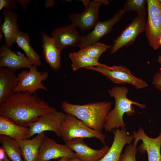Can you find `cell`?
<instances>
[{
    "label": "cell",
    "mask_w": 161,
    "mask_h": 161,
    "mask_svg": "<svg viewBox=\"0 0 161 161\" xmlns=\"http://www.w3.org/2000/svg\"><path fill=\"white\" fill-rule=\"evenodd\" d=\"M4 21L0 31L4 37L6 45L9 47L15 43L16 36L20 31L17 24L18 16L11 10L4 9Z\"/></svg>",
    "instance_id": "cell-19"
},
{
    "label": "cell",
    "mask_w": 161,
    "mask_h": 161,
    "mask_svg": "<svg viewBox=\"0 0 161 161\" xmlns=\"http://www.w3.org/2000/svg\"><path fill=\"white\" fill-rule=\"evenodd\" d=\"M66 116L62 111L56 110L41 116L36 121L27 126L30 129V136L32 137L46 131H52L61 137V126Z\"/></svg>",
    "instance_id": "cell-8"
},
{
    "label": "cell",
    "mask_w": 161,
    "mask_h": 161,
    "mask_svg": "<svg viewBox=\"0 0 161 161\" xmlns=\"http://www.w3.org/2000/svg\"><path fill=\"white\" fill-rule=\"evenodd\" d=\"M69 57L72 62L71 67L73 71H76L82 68L91 66L104 67L107 66L99 63L98 60L78 52L70 53Z\"/></svg>",
    "instance_id": "cell-25"
},
{
    "label": "cell",
    "mask_w": 161,
    "mask_h": 161,
    "mask_svg": "<svg viewBox=\"0 0 161 161\" xmlns=\"http://www.w3.org/2000/svg\"><path fill=\"white\" fill-rule=\"evenodd\" d=\"M61 137L65 143L75 138L95 137L105 144L106 139L105 135L102 132L89 127L75 116L69 114H66L62 124Z\"/></svg>",
    "instance_id": "cell-4"
},
{
    "label": "cell",
    "mask_w": 161,
    "mask_h": 161,
    "mask_svg": "<svg viewBox=\"0 0 161 161\" xmlns=\"http://www.w3.org/2000/svg\"><path fill=\"white\" fill-rule=\"evenodd\" d=\"M125 13L121 9L109 19L104 21H99L90 32L84 36H80L78 46L81 49L98 42L100 39L110 32L113 26L121 20Z\"/></svg>",
    "instance_id": "cell-12"
},
{
    "label": "cell",
    "mask_w": 161,
    "mask_h": 161,
    "mask_svg": "<svg viewBox=\"0 0 161 161\" xmlns=\"http://www.w3.org/2000/svg\"><path fill=\"white\" fill-rule=\"evenodd\" d=\"M128 88L125 86H114L108 91L109 95L114 98L115 105L114 108L108 113L104 128L106 131L111 132L114 129L126 128L123 117L125 114L130 116L135 111L133 104L141 109L146 107V105L134 101L129 99L127 94Z\"/></svg>",
    "instance_id": "cell-3"
},
{
    "label": "cell",
    "mask_w": 161,
    "mask_h": 161,
    "mask_svg": "<svg viewBox=\"0 0 161 161\" xmlns=\"http://www.w3.org/2000/svg\"><path fill=\"white\" fill-rule=\"evenodd\" d=\"M45 136L43 132L32 139L16 140L21 148L23 161H37L40 148Z\"/></svg>",
    "instance_id": "cell-21"
},
{
    "label": "cell",
    "mask_w": 161,
    "mask_h": 161,
    "mask_svg": "<svg viewBox=\"0 0 161 161\" xmlns=\"http://www.w3.org/2000/svg\"><path fill=\"white\" fill-rule=\"evenodd\" d=\"M137 151V145L133 144H127L124 152L121 154L119 161H136V155Z\"/></svg>",
    "instance_id": "cell-28"
},
{
    "label": "cell",
    "mask_w": 161,
    "mask_h": 161,
    "mask_svg": "<svg viewBox=\"0 0 161 161\" xmlns=\"http://www.w3.org/2000/svg\"><path fill=\"white\" fill-rule=\"evenodd\" d=\"M18 2L20 3L22 5V7L26 8L28 6V3L30 0H18Z\"/></svg>",
    "instance_id": "cell-32"
},
{
    "label": "cell",
    "mask_w": 161,
    "mask_h": 161,
    "mask_svg": "<svg viewBox=\"0 0 161 161\" xmlns=\"http://www.w3.org/2000/svg\"><path fill=\"white\" fill-rule=\"evenodd\" d=\"M56 110L35 94L27 92L14 93L0 105V115L22 126H27L43 115Z\"/></svg>",
    "instance_id": "cell-1"
},
{
    "label": "cell",
    "mask_w": 161,
    "mask_h": 161,
    "mask_svg": "<svg viewBox=\"0 0 161 161\" xmlns=\"http://www.w3.org/2000/svg\"><path fill=\"white\" fill-rule=\"evenodd\" d=\"M16 1L14 0H0V10L3 8L9 10L19 9V7L16 4Z\"/></svg>",
    "instance_id": "cell-29"
},
{
    "label": "cell",
    "mask_w": 161,
    "mask_h": 161,
    "mask_svg": "<svg viewBox=\"0 0 161 161\" xmlns=\"http://www.w3.org/2000/svg\"><path fill=\"white\" fill-rule=\"evenodd\" d=\"M146 22L145 16L137 15L114 41L110 54H114L122 47L132 44L138 35L145 31Z\"/></svg>",
    "instance_id": "cell-10"
},
{
    "label": "cell",
    "mask_w": 161,
    "mask_h": 161,
    "mask_svg": "<svg viewBox=\"0 0 161 161\" xmlns=\"http://www.w3.org/2000/svg\"><path fill=\"white\" fill-rule=\"evenodd\" d=\"M146 0H127L122 9L125 12L130 11L136 12L137 15L145 16L147 14L145 6Z\"/></svg>",
    "instance_id": "cell-27"
},
{
    "label": "cell",
    "mask_w": 161,
    "mask_h": 161,
    "mask_svg": "<svg viewBox=\"0 0 161 161\" xmlns=\"http://www.w3.org/2000/svg\"><path fill=\"white\" fill-rule=\"evenodd\" d=\"M70 159L66 157H61L58 161H69Z\"/></svg>",
    "instance_id": "cell-35"
},
{
    "label": "cell",
    "mask_w": 161,
    "mask_h": 161,
    "mask_svg": "<svg viewBox=\"0 0 161 161\" xmlns=\"http://www.w3.org/2000/svg\"><path fill=\"white\" fill-rule=\"evenodd\" d=\"M112 103L104 101L83 105L72 104L66 101L61 103V107L66 113L72 114L89 127L102 132Z\"/></svg>",
    "instance_id": "cell-2"
},
{
    "label": "cell",
    "mask_w": 161,
    "mask_h": 161,
    "mask_svg": "<svg viewBox=\"0 0 161 161\" xmlns=\"http://www.w3.org/2000/svg\"><path fill=\"white\" fill-rule=\"evenodd\" d=\"M108 0H94L90 1L85 10L80 13H73L69 16L72 24L82 30L94 28L99 21L98 14L102 5H107Z\"/></svg>",
    "instance_id": "cell-9"
},
{
    "label": "cell",
    "mask_w": 161,
    "mask_h": 161,
    "mask_svg": "<svg viewBox=\"0 0 161 161\" xmlns=\"http://www.w3.org/2000/svg\"><path fill=\"white\" fill-rule=\"evenodd\" d=\"M134 137L133 144L137 145L138 142L142 141L138 149L140 153L146 152L148 161H161V131L156 138H151L147 135L143 129L140 127L137 132L133 131Z\"/></svg>",
    "instance_id": "cell-13"
},
{
    "label": "cell",
    "mask_w": 161,
    "mask_h": 161,
    "mask_svg": "<svg viewBox=\"0 0 161 161\" xmlns=\"http://www.w3.org/2000/svg\"><path fill=\"white\" fill-rule=\"evenodd\" d=\"M159 44L160 46H161V37L160 38L159 41Z\"/></svg>",
    "instance_id": "cell-39"
},
{
    "label": "cell",
    "mask_w": 161,
    "mask_h": 161,
    "mask_svg": "<svg viewBox=\"0 0 161 161\" xmlns=\"http://www.w3.org/2000/svg\"><path fill=\"white\" fill-rule=\"evenodd\" d=\"M0 161H1L0 160Z\"/></svg>",
    "instance_id": "cell-41"
},
{
    "label": "cell",
    "mask_w": 161,
    "mask_h": 161,
    "mask_svg": "<svg viewBox=\"0 0 161 161\" xmlns=\"http://www.w3.org/2000/svg\"><path fill=\"white\" fill-rule=\"evenodd\" d=\"M15 71L6 67L0 69V105L14 93L18 80Z\"/></svg>",
    "instance_id": "cell-20"
},
{
    "label": "cell",
    "mask_w": 161,
    "mask_h": 161,
    "mask_svg": "<svg viewBox=\"0 0 161 161\" xmlns=\"http://www.w3.org/2000/svg\"><path fill=\"white\" fill-rule=\"evenodd\" d=\"M148 19L145 32L150 45L154 50L160 47L161 37V4L158 0H147Z\"/></svg>",
    "instance_id": "cell-7"
},
{
    "label": "cell",
    "mask_w": 161,
    "mask_h": 161,
    "mask_svg": "<svg viewBox=\"0 0 161 161\" xmlns=\"http://www.w3.org/2000/svg\"><path fill=\"white\" fill-rule=\"evenodd\" d=\"M0 52L1 68L6 67L15 71L22 68L29 69L33 65L24 54L19 51H12L6 45L1 46Z\"/></svg>",
    "instance_id": "cell-14"
},
{
    "label": "cell",
    "mask_w": 161,
    "mask_h": 161,
    "mask_svg": "<svg viewBox=\"0 0 161 161\" xmlns=\"http://www.w3.org/2000/svg\"><path fill=\"white\" fill-rule=\"evenodd\" d=\"M159 2L161 4V0H158Z\"/></svg>",
    "instance_id": "cell-40"
},
{
    "label": "cell",
    "mask_w": 161,
    "mask_h": 161,
    "mask_svg": "<svg viewBox=\"0 0 161 161\" xmlns=\"http://www.w3.org/2000/svg\"><path fill=\"white\" fill-rule=\"evenodd\" d=\"M112 46L98 42L80 49L78 52L98 60L101 55Z\"/></svg>",
    "instance_id": "cell-26"
},
{
    "label": "cell",
    "mask_w": 161,
    "mask_h": 161,
    "mask_svg": "<svg viewBox=\"0 0 161 161\" xmlns=\"http://www.w3.org/2000/svg\"><path fill=\"white\" fill-rule=\"evenodd\" d=\"M36 67L33 65L29 70H23L17 75L18 83L14 93L27 92L34 94L38 89L48 90L42 82L48 78L49 73L47 71H38Z\"/></svg>",
    "instance_id": "cell-6"
},
{
    "label": "cell",
    "mask_w": 161,
    "mask_h": 161,
    "mask_svg": "<svg viewBox=\"0 0 161 161\" xmlns=\"http://www.w3.org/2000/svg\"><path fill=\"white\" fill-rule=\"evenodd\" d=\"M61 157L71 159L77 156L66 144H59L45 136L40 148L37 161H48Z\"/></svg>",
    "instance_id": "cell-11"
},
{
    "label": "cell",
    "mask_w": 161,
    "mask_h": 161,
    "mask_svg": "<svg viewBox=\"0 0 161 161\" xmlns=\"http://www.w3.org/2000/svg\"><path fill=\"white\" fill-rule=\"evenodd\" d=\"M152 83L156 89L161 92V68L154 75Z\"/></svg>",
    "instance_id": "cell-30"
},
{
    "label": "cell",
    "mask_w": 161,
    "mask_h": 161,
    "mask_svg": "<svg viewBox=\"0 0 161 161\" xmlns=\"http://www.w3.org/2000/svg\"><path fill=\"white\" fill-rule=\"evenodd\" d=\"M51 37L57 47L61 51L69 46H78L80 37L76 27L72 24L56 28L51 33Z\"/></svg>",
    "instance_id": "cell-16"
},
{
    "label": "cell",
    "mask_w": 161,
    "mask_h": 161,
    "mask_svg": "<svg viewBox=\"0 0 161 161\" xmlns=\"http://www.w3.org/2000/svg\"><path fill=\"white\" fill-rule=\"evenodd\" d=\"M114 138L111 146L99 161H119L122 150L126 144H130L134 139L132 134L129 135L126 128L113 130Z\"/></svg>",
    "instance_id": "cell-17"
},
{
    "label": "cell",
    "mask_w": 161,
    "mask_h": 161,
    "mask_svg": "<svg viewBox=\"0 0 161 161\" xmlns=\"http://www.w3.org/2000/svg\"><path fill=\"white\" fill-rule=\"evenodd\" d=\"M55 2L53 0H47L45 1V6L47 7H52L54 6Z\"/></svg>",
    "instance_id": "cell-33"
},
{
    "label": "cell",
    "mask_w": 161,
    "mask_h": 161,
    "mask_svg": "<svg viewBox=\"0 0 161 161\" xmlns=\"http://www.w3.org/2000/svg\"><path fill=\"white\" fill-rule=\"evenodd\" d=\"M6 154L4 150L1 147L0 148V160L3 161Z\"/></svg>",
    "instance_id": "cell-31"
},
{
    "label": "cell",
    "mask_w": 161,
    "mask_h": 161,
    "mask_svg": "<svg viewBox=\"0 0 161 161\" xmlns=\"http://www.w3.org/2000/svg\"><path fill=\"white\" fill-rule=\"evenodd\" d=\"M42 47L47 62L54 70L60 68L61 51L56 46L52 38L45 33L42 34Z\"/></svg>",
    "instance_id": "cell-22"
},
{
    "label": "cell",
    "mask_w": 161,
    "mask_h": 161,
    "mask_svg": "<svg viewBox=\"0 0 161 161\" xmlns=\"http://www.w3.org/2000/svg\"><path fill=\"white\" fill-rule=\"evenodd\" d=\"M69 161H82L78 157L70 159Z\"/></svg>",
    "instance_id": "cell-36"
},
{
    "label": "cell",
    "mask_w": 161,
    "mask_h": 161,
    "mask_svg": "<svg viewBox=\"0 0 161 161\" xmlns=\"http://www.w3.org/2000/svg\"><path fill=\"white\" fill-rule=\"evenodd\" d=\"M0 142L11 161H23L21 148L16 140L8 136L0 135Z\"/></svg>",
    "instance_id": "cell-24"
},
{
    "label": "cell",
    "mask_w": 161,
    "mask_h": 161,
    "mask_svg": "<svg viewBox=\"0 0 161 161\" xmlns=\"http://www.w3.org/2000/svg\"><path fill=\"white\" fill-rule=\"evenodd\" d=\"M30 42L28 34L20 31L16 36L15 43L23 50L33 65L40 66L41 64L40 56L32 47Z\"/></svg>",
    "instance_id": "cell-23"
},
{
    "label": "cell",
    "mask_w": 161,
    "mask_h": 161,
    "mask_svg": "<svg viewBox=\"0 0 161 161\" xmlns=\"http://www.w3.org/2000/svg\"><path fill=\"white\" fill-rule=\"evenodd\" d=\"M3 161H11L8 158L7 155Z\"/></svg>",
    "instance_id": "cell-38"
},
{
    "label": "cell",
    "mask_w": 161,
    "mask_h": 161,
    "mask_svg": "<svg viewBox=\"0 0 161 161\" xmlns=\"http://www.w3.org/2000/svg\"><path fill=\"white\" fill-rule=\"evenodd\" d=\"M86 68L101 73L109 80L116 84L129 83L138 89L144 88L148 86L146 81L134 76L130 70L125 66L107 65L104 67L91 66Z\"/></svg>",
    "instance_id": "cell-5"
},
{
    "label": "cell",
    "mask_w": 161,
    "mask_h": 161,
    "mask_svg": "<svg viewBox=\"0 0 161 161\" xmlns=\"http://www.w3.org/2000/svg\"><path fill=\"white\" fill-rule=\"evenodd\" d=\"M0 134L16 141L30 139V129L27 126L18 125L4 116H0Z\"/></svg>",
    "instance_id": "cell-18"
},
{
    "label": "cell",
    "mask_w": 161,
    "mask_h": 161,
    "mask_svg": "<svg viewBox=\"0 0 161 161\" xmlns=\"http://www.w3.org/2000/svg\"><path fill=\"white\" fill-rule=\"evenodd\" d=\"M74 151L77 157L82 161H99L106 154L110 147L105 144L100 150L91 148L83 141V138H75L65 144Z\"/></svg>",
    "instance_id": "cell-15"
},
{
    "label": "cell",
    "mask_w": 161,
    "mask_h": 161,
    "mask_svg": "<svg viewBox=\"0 0 161 161\" xmlns=\"http://www.w3.org/2000/svg\"><path fill=\"white\" fill-rule=\"evenodd\" d=\"M82 1L85 7L89 5L91 1L89 0H82Z\"/></svg>",
    "instance_id": "cell-34"
},
{
    "label": "cell",
    "mask_w": 161,
    "mask_h": 161,
    "mask_svg": "<svg viewBox=\"0 0 161 161\" xmlns=\"http://www.w3.org/2000/svg\"><path fill=\"white\" fill-rule=\"evenodd\" d=\"M157 61L158 63L161 65V54L158 56Z\"/></svg>",
    "instance_id": "cell-37"
}]
</instances>
